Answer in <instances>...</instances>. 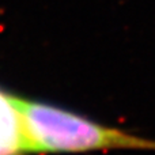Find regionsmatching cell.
I'll return each instance as SVG.
<instances>
[{"label":"cell","mask_w":155,"mask_h":155,"mask_svg":"<svg viewBox=\"0 0 155 155\" xmlns=\"http://www.w3.org/2000/svg\"><path fill=\"white\" fill-rule=\"evenodd\" d=\"M27 154H83L94 151H155V140L105 125L71 110L12 95Z\"/></svg>","instance_id":"cell-1"},{"label":"cell","mask_w":155,"mask_h":155,"mask_svg":"<svg viewBox=\"0 0 155 155\" xmlns=\"http://www.w3.org/2000/svg\"><path fill=\"white\" fill-rule=\"evenodd\" d=\"M0 155H26L19 113L12 95L0 90Z\"/></svg>","instance_id":"cell-2"}]
</instances>
